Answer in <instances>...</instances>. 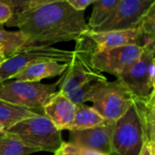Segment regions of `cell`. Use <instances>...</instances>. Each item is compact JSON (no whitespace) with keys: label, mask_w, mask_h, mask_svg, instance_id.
<instances>
[{"label":"cell","mask_w":155,"mask_h":155,"mask_svg":"<svg viewBox=\"0 0 155 155\" xmlns=\"http://www.w3.org/2000/svg\"><path fill=\"white\" fill-rule=\"evenodd\" d=\"M17 27L28 38L27 47H51L60 42L77 41L90 30L84 11H78L66 1L49 3L13 16L6 24Z\"/></svg>","instance_id":"1"},{"label":"cell","mask_w":155,"mask_h":155,"mask_svg":"<svg viewBox=\"0 0 155 155\" xmlns=\"http://www.w3.org/2000/svg\"><path fill=\"white\" fill-rule=\"evenodd\" d=\"M88 101L100 113L106 123H114L131 107L134 99L128 89L119 81H99L91 89Z\"/></svg>","instance_id":"2"},{"label":"cell","mask_w":155,"mask_h":155,"mask_svg":"<svg viewBox=\"0 0 155 155\" xmlns=\"http://www.w3.org/2000/svg\"><path fill=\"white\" fill-rule=\"evenodd\" d=\"M93 51L94 45L84 33L76 41V48L67 70L56 82L58 91L67 94L89 81L105 79L101 72L92 67L91 55Z\"/></svg>","instance_id":"3"},{"label":"cell","mask_w":155,"mask_h":155,"mask_svg":"<svg viewBox=\"0 0 155 155\" xmlns=\"http://www.w3.org/2000/svg\"><path fill=\"white\" fill-rule=\"evenodd\" d=\"M28 147L55 153L62 144L61 132L44 115L25 119L9 129Z\"/></svg>","instance_id":"4"},{"label":"cell","mask_w":155,"mask_h":155,"mask_svg":"<svg viewBox=\"0 0 155 155\" xmlns=\"http://www.w3.org/2000/svg\"><path fill=\"white\" fill-rule=\"evenodd\" d=\"M58 91L57 83L42 84L10 80L0 83V100L17 106L42 112V108Z\"/></svg>","instance_id":"5"},{"label":"cell","mask_w":155,"mask_h":155,"mask_svg":"<svg viewBox=\"0 0 155 155\" xmlns=\"http://www.w3.org/2000/svg\"><path fill=\"white\" fill-rule=\"evenodd\" d=\"M145 142L141 121L133 102L127 112L114 122L110 155H139Z\"/></svg>","instance_id":"6"},{"label":"cell","mask_w":155,"mask_h":155,"mask_svg":"<svg viewBox=\"0 0 155 155\" xmlns=\"http://www.w3.org/2000/svg\"><path fill=\"white\" fill-rule=\"evenodd\" d=\"M73 51L54 47H27L8 58L0 65V83L11 80L28 65L40 61L69 63Z\"/></svg>","instance_id":"7"},{"label":"cell","mask_w":155,"mask_h":155,"mask_svg":"<svg viewBox=\"0 0 155 155\" xmlns=\"http://www.w3.org/2000/svg\"><path fill=\"white\" fill-rule=\"evenodd\" d=\"M153 59L151 50L144 48L140 58L117 78L130 92L134 100L150 101L155 86L153 82Z\"/></svg>","instance_id":"8"},{"label":"cell","mask_w":155,"mask_h":155,"mask_svg":"<svg viewBox=\"0 0 155 155\" xmlns=\"http://www.w3.org/2000/svg\"><path fill=\"white\" fill-rule=\"evenodd\" d=\"M143 49L138 45H129L94 50L91 55V64L97 71L106 72L118 78L140 58Z\"/></svg>","instance_id":"9"},{"label":"cell","mask_w":155,"mask_h":155,"mask_svg":"<svg viewBox=\"0 0 155 155\" xmlns=\"http://www.w3.org/2000/svg\"><path fill=\"white\" fill-rule=\"evenodd\" d=\"M155 0H120L113 14L95 32L137 28Z\"/></svg>","instance_id":"10"},{"label":"cell","mask_w":155,"mask_h":155,"mask_svg":"<svg viewBox=\"0 0 155 155\" xmlns=\"http://www.w3.org/2000/svg\"><path fill=\"white\" fill-rule=\"evenodd\" d=\"M113 126L114 123H104L93 128L68 130L69 140L68 142L110 155L111 151Z\"/></svg>","instance_id":"11"},{"label":"cell","mask_w":155,"mask_h":155,"mask_svg":"<svg viewBox=\"0 0 155 155\" xmlns=\"http://www.w3.org/2000/svg\"><path fill=\"white\" fill-rule=\"evenodd\" d=\"M77 104L60 91L54 93L42 108V112L58 130H68L74 120Z\"/></svg>","instance_id":"12"},{"label":"cell","mask_w":155,"mask_h":155,"mask_svg":"<svg viewBox=\"0 0 155 155\" xmlns=\"http://www.w3.org/2000/svg\"><path fill=\"white\" fill-rule=\"evenodd\" d=\"M94 45V50L108 49L129 45L140 47V32L139 28L125 30L95 32L89 30L85 33Z\"/></svg>","instance_id":"13"},{"label":"cell","mask_w":155,"mask_h":155,"mask_svg":"<svg viewBox=\"0 0 155 155\" xmlns=\"http://www.w3.org/2000/svg\"><path fill=\"white\" fill-rule=\"evenodd\" d=\"M68 66V63L40 61L28 65L16 76H14L11 80L27 82H39L43 79L62 75L67 70Z\"/></svg>","instance_id":"14"},{"label":"cell","mask_w":155,"mask_h":155,"mask_svg":"<svg viewBox=\"0 0 155 155\" xmlns=\"http://www.w3.org/2000/svg\"><path fill=\"white\" fill-rule=\"evenodd\" d=\"M39 115L43 114L41 112L17 106L0 100V124H2L6 130L25 119L33 118Z\"/></svg>","instance_id":"15"},{"label":"cell","mask_w":155,"mask_h":155,"mask_svg":"<svg viewBox=\"0 0 155 155\" xmlns=\"http://www.w3.org/2000/svg\"><path fill=\"white\" fill-rule=\"evenodd\" d=\"M104 123H106L105 120L92 107L85 104H77L75 118L69 130L93 128Z\"/></svg>","instance_id":"16"},{"label":"cell","mask_w":155,"mask_h":155,"mask_svg":"<svg viewBox=\"0 0 155 155\" xmlns=\"http://www.w3.org/2000/svg\"><path fill=\"white\" fill-rule=\"evenodd\" d=\"M138 110L146 142L155 143V105L150 101L134 100Z\"/></svg>","instance_id":"17"},{"label":"cell","mask_w":155,"mask_h":155,"mask_svg":"<svg viewBox=\"0 0 155 155\" xmlns=\"http://www.w3.org/2000/svg\"><path fill=\"white\" fill-rule=\"evenodd\" d=\"M38 151L27 146L18 136L5 130L0 133V155H28Z\"/></svg>","instance_id":"18"},{"label":"cell","mask_w":155,"mask_h":155,"mask_svg":"<svg viewBox=\"0 0 155 155\" xmlns=\"http://www.w3.org/2000/svg\"><path fill=\"white\" fill-rule=\"evenodd\" d=\"M27 41V37L19 30L8 31L0 25V52L7 58L23 48Z\"/></svg>","instance_id":"19"},{"label":"cell","mask_w":155,"mask_h":155,"mask_svg":"<svg viewBox=\"0 0 155 155\" xmlns=\"http://www.w3.org/2000/svg\"><path fill=\"white\" fill-rule=\"evenodd\" d=\"M120 0H96L88 23L90 30H95L102 25L115 11Z\"/></svg>","instance_id":"20"},{"label":"cell","mask_w":155,"mask_h":155,"mask_svg":"<svg viewBox=\"0 0 155 155\" xmlns=\"http://www.w3.org/2000/svg\"><path fill=\"white\" fill-rule=\"evenodd\" d=\"M138 28L140 32V47L151 50L155 47V2Z\"/></svg>","instance_id":"21"},{"label":"cell","mask_w":155,"mask_h":155,"mask_svg":"<svg viewBox=\"0 0 155 155\" xmlns=\"http://www.w3.org/2000/svg\"><path fill=\"white\" fill-rule=\"evenodd\" d=\"M0 1L7 4L11 8L13 16H18L41 6L58 1H65V0H0Z\"/></svg>","instance_id":"22"},{"label":"cell","mask_w":155,"mask_h":155,"mask_svg":"<svg viewBox=\"0 0 155 155\" xmlns=\"http://www.w3.org/2000/svg\"><path fill=\"white\" fill-rule=\"evenodd\" d=\"M105 79H102V80H105ZM99 81H101V80L89 81L80 87H78L77 89L71 91L70 92H68L65 95L75 104H84L85 102H88V96H89L91 89L93 88V86Z\"/></svg>","instance_id":"23"},{"label":"cell","mask_w":155,"mask_h":155,"mask_svg":"<svg viewBox=\"0 0 155 155\" xmlns=\"http://www.w3.org/2000/svg\"><path fill=\"white\" fill-rule=\"evenodd\" d=\"M53 155H106L100 151L88 150L76 146L69 142H62L60 147Z\"/></svg>","instance_id":"24"},{"label":"cell","mask_w":155,"mask_h":155,"mask_svg":"<svg viewBox=\"0 0 155 155\" xmlns=\"http://www.w3.org/2000/svg\"><path fill=\"white\" fill-rule=\"evenodd\" d=\"M65 1L78 11H84L90 5L93 4L96 0H65Z\"/></svg>","instance_id":"25"},{"label":"cell","mask_w":155,"mask_h":155,"mask_svg":"<svg viewBox=\"0 0 155 155\" xmlns=\"http://www.w3.org/2000/svg\"><path fill=\"white\" fill-rule=\"evenodd\" d=\"M13 17V12L11 8L5 3L0 1V25L7 24L8 20Z\"/></svg>","instance_id":"26"},{"label":"cell","mask_w":155,"mask_h":155,"mask_svg":"<svg viewBox=\"0 0 155 155\" xmlns=\"http://www.w3.org/2000/svg\"><path fill=\"white\" fill-rule=\"evenodd\" d=\"M139 155H152L150 143L145 142V144L143 145V147H142V149H141V150H140Z\"/></svg>","instance_id":"27"},{"label":"cell","mask_w":155,"mask_h":155,"mask_svg":"<svg viewBox=\"0 0 155 155\" xmlns=\"http://www.w3.org/2000/svg\"><path fill=\"white\" fill-rule=\"evenodd\" d=\"M7 59V58L5 57V55L4 54H2L1 52H0V65H1L5 60Z\"/></svg>","instance_id":"28"},{"label":"cell","mask_w":155,"mask_h":155,"mask_svg":"<svg viewBox=\"0 0 155 155\" xmlns=\"http://www.w3.org/2000/svg\"><path fill=\"white\" fill-rule=\"evenodd\" d=\"M153 82L155 86V55H154V59H153Z\"/></svg>","instance_id":"29"},{"label":"cell","mask_w":155,"mask_h":155,"mask_svg":"<svg viewBox=\"0 0 155 155\" xmlns=\"http://www.w3.org/2000/svg\"><path fill=\"white\" fill-rule=\"evenodd\" d=\"M150 149H151L152 155H155V143H150Z\"/></svg>","instance_id":"30"},{"label":"cell","mask_w":155,"mask_h":155,"mask_svg":"<svg viewBox=\"0 0 155 155\" xmlns=\"http://www.w3.org/2000/svg\"><path fill=\"white\" fill-rule=\"evenodd\" d=\"M150 102L155 105V91H154V92H153V94H152V96H151V98L150 100Z\"/></svg>","instance_id":"31"},{"label":"cell","mask_w":155,"mask_h":155,"mask_svg":"<svg viewBox=\"0 0 155 155\" xmlns=\"http://www.w3.org/2000/svg\"><path fill=\"white\" fill-rule=\"evenodd\" d=\"M6 129H5V127L2 125V124H0V133H1V132H3L4 130H5Z\"/></svg>","instance_id":"32"},{"label":"cell","mask_w":155,"mask_h":155,"mask_svg":"<svg viewBox=\"0 0 155 155\" xmlns=\"http://www.w3.org/2000/svg\"><path fill=\"white\" fill-rule=\"evenodd\" d=\"M151 51H152V53H153V54L155 55V47H154V48H153L151 49Z\"/></svg>","instance_id":"33"},{"label":"cell","mask_w":155,"mask_h":155,"mask_svg":"<svg viewBox=\"0 0 155 155\" xmlns=\"http://www.w3.org/2000/svg\"><path fill=\"white\" fill-rule=\"evenodd\" d=\"M151 153H152V152H151Z\"/></svg>","instance_id":"34"}]
</instances>
